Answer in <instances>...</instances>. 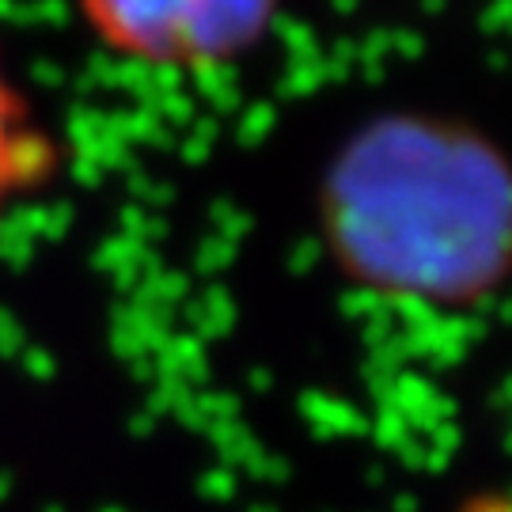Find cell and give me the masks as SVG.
Instances as JSON below:
<instances>
[{
	"label": "cell",
	"mask_w": 512,
	"mask_h": 512,
	"mask_svg": "<svg viewBox=\"0 0 512 512\" xmlns=\"http://www.w3.org/2000/svg\"><path fill=\"white\" fill-rule=\"evenodd\" d=\"M315 224L330 270L380 304L471 315L509 281L512 171L471 118L384 110L334 148Z\"/></svg>",
	"instance_id": "cell-1"
},
{
	"label": "cell",
	"mask_w": 512,
	"mask_h": 512,
	"mask_svg": "<svg viewBox=\"0 0 512 512\" xmlns=\"http://www.w3.org/2000/svg\"><path fill=\"white\" fill-rule=\"evenodd\" d=\"M76 12L114 61L209 76L258 54L277 31L285 0H76Z\"/></svg>",
	"instance_id": "cell-2"
},
{
	"label": "cell",
	"mask_w": 512,
	"mask_h": 512,
	"mask_svg": "<svg viewBox=\"0 0 512 512\" xmlns=\"http://www.w3.org/2000/svg\"><path fill=\"white\" fill-rule=\"evenodd\" d=\"M65 145L0 54V228L61 179Z\"/></svg>",
	"instance_id": "cell-3"
},
{
	"label": "cell",
	"mask_w": 512,
	"mask_h": 512,
	"mask_svg": "<svg viewBox=\"0 0 512 512\" xmlns=\"http://www.w3.org/2000/svg\"><path fill=\"white\" fill-rule=\"evenodd\" d=\"M456 512H509V501L501 494H475L467 497Z\"/></svg>",
	"instance_id": "cell-4"
}]
</instances>
